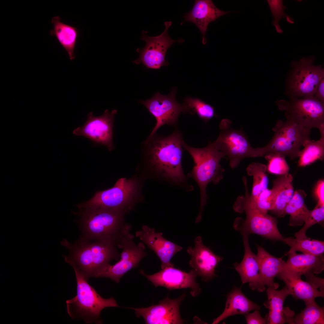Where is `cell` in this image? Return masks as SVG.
Segmentation results:
<instances>
[{
    "label": "cell",
    "mask_w": 324,
    "mask_h": 324,
    "mask_svg": "<svg viewBox=\"0 0 324 324\" xmlns=\"http://www.w3.org/2000/svg\"><path fill=\"white\" fill-rule=\"evenodd\" d=\"M183 141L182 133L176 129L167 136L155 133L147 138L142 149L148 165L154 172L190 191L193 187L187 184L182 165Z\"/></svg>",
    "instance_id": "1"
},
{
    "label": "cell",
    "mask_w": 324,
    "mask_h": 324,
    "mask_svg": "<svg viewBox=\"0 0 324 324\" xmlns=\"http://www.w3.org/2000/svg\"><path fill=\"white\" fill-rule=\"evenodd\" d=\"M77 214L80 231L79 239L98 240L116 245L130 233L132 226L125 222V212L101 208L79 209Z\"/></svg>",
    "instance_id": "2"
},
{
    "label": "cell",
    "mask_w": 324,
    "mask_h": 324,
    "mask_svg": "<svg viewBox=\"0 0 324 324\" xmlns=\"http://www.w3.org/2000/svg\"><path fill=\"white\" fill-rule=\"evenodd\" d=\"M183 146L191 156L194 163L187 177L194 179L200 188V208L197 219L201 220L202 210L207 203V186L210 182L217 184L223 178L224 170L220 162L226 154L223 147L216 141L210 142L207 146L201 148L190 146L184 141Z\"/></svg>",
    "instance_id": "3"
},
{
    "label": "cell",
    "mask_w": 324,
    "mask_h": 324,
    "mask_svg": "<svg viewBox=\"0 0 324 324\" xmlns=\"http://www.w3.org/2000/svg\"><path fill=\"white\" fill-rule=\"evenodd\" d=\"M61 244L69 253L63 256L65 262H72L88 280L94 277L96 272L113 260H118L120 254L117 246L112 243L98 240L79 239L71 243L63 239Z\"/></svg>",
    "instance_id": "4"
},
{
    "label": "cell",
    "mask_w": 324,
    "mask_h": 324,
    "mask_svg": "<svg viewBox=\"0 0 324 324\" xmlns=\"http://www.w3.org/2000/svg\"><path fill=\"white\" fill-rule=\"evenodd\" d=\"M67 262L74 269L77 283L76 295L66 301L68 314L73 320H82L86 323L102 324V310L106 307L119 306L113 297L106 299L100 296L72 262Z\"/></svg>",
    "instance_id": "5"
},
{
    "label": "cell",
    "mask_w": 324,
    "mask_h": 324,
    "mask_svg": "<svg viewBox=\"0 0 324 324\" xmlns=\"http://www.w3.org/2000/svg\"><path fill=\"white\" fill-rule=\"evenodd\" d=\"M272 130L274 134L268 143L256 148L257 157L277 154L294 160L298 157L305 141L310 139L311 129L288 120H278Z\"/></svg>",
    "instance_id": "6"
},
{
    "label": "cell",
    "mask_w": 324,
    "mask_h": 324,
    "mask_svg": "<svg viewBox=\"0 0 324 324\" xmlns=\"http://www.w3.org/2000/svg\"><path fill=\"white\" fill-rule=\"evenodd\" d=\"M245 199L239 196L233 206L236 212L246 214L245 219L238 218L234 222L235 229L248 236L251 234L259 235L266 238L283 242L284 238L279 232L276 217L264 213L250 207Z\"/></svg>",
    "instance_id": "7"
},
{
    "label": "cell",
    "mask_w": 324,
    "mask_h": 324,
    "mask_svg": "<svg viewBox=\"0 0 324 324\" xmlns=\"http://www.w3.org/2000/svg\"><path fill=\"white\" fill-rule=\"evenodd\" d=\"M275 103L284 112L286 119L301 126L318 128L324 123V103L314 96L291 97L288 100H278Z\"/></svg>",
    "instance_id": "8"
},
{
    "label": "cell",
    "mask_w": 324,
    "mask_h": 324,
    "mask_svg": "<svg viewBox=\"0 0 324 324\" xmlns=\"http://www.w3.org/2000/svg\"><path fill=\"white\" fill-rule=\"evenodd\" d=\"M137 192L135 180L121 178L112 188L96 192L90 199L76 206L79 209L101 208L126 212L131 208L132 199Z\"/></svg>",
    "instance_id": "9"
},
{
    "label": "cell",
    "mask_w": 324,
    "mask_h": 324,
    "mask_svg": "<svg viewBox=\"0 0 324 324\" xmlns=\"http://www.w3.org/2000/svg\"><path fill=\"white\" fill-rule=\"evenodd\" d=\"M315 57L302 58L292 62V71L288 88L291 97L314 96L321 80L324 78V69L321 65L315 66Z\"/></svg>",
    "instance_id": "10"
},
{
    "label": "cell",
    "mask_w": 324,
    "mask_h": 324,
    "mask_svg": "<svg viewBox=\"0 0 324 324\" xmlns=\"http://www.w3.org/2000/svg\"><path fill=\"white\" fill-rule=\"evenodd\" d=\"M172 23L171 21L165 22V30L156 36H148L147 31H142L140 39L145 41L146 44L143 48L136 49L139 56L137 59L133 61V63L136 64L142 63L147 68L154 69H159L162 66L169 64L165 59L167 50L175 42H184L182 38L175 40L170 37L168 30Z\"/></svg>",
    "instance_id": "11"
},
{
    "label": "cell",
    "mask_w": 324,
    "mask_h": 324,
    "mask_svg": "<svg viewBox=\"0 0 324 324\" xmlns=\"http://www.w3.org/2000/svg\"><path fill=\"white\" fill-rule=\"evenodd\" d=\"M134 238L130 233L124 236L118 247L123 249L120 260L114 265L110 263L104 266L96 272L94 277L107 278L118 283L126 273L136 268L147 253L145 251L144 244L140 242L136 244L133 241Z\"/></svg>",
    "instance_id": "12"
},
{
    "label": "cell",
    "mask_w": 324,
    "mask_h": 324,
    "mask_svg": "<svg viewBox=\"0 0 324 324\" xmlns=\"http://www.w3.org/2000/svg\"><path fill=\"white\" fill-rule=\"evenodd\" d=\"M227 119L222 120L220 124V133L216 140L223 147L229 160L230 167L234 169L243 159L256 157V148L250 145L247 137L240 130L231 127Z\"/></svg>",
    "instance_id": "13"
},
{
    "label": "cell",
    "mask_w": 324,
    "mask_h": 324,
    "mask_svg": "<svg viewBox=\"0 0 324 324\" xmlns=\"http://www.w3.org/2000/svg\"><path fill=\"white\" fill-rule=\"evenodd\" d=\"M176 89L173 88L168 95H163L158 92L148 100L139 101L156 121L148 138L152 136L160 127L164 124L176 126L180 113L188 112L187 106L184 104H180L176 100Z\"/></svg>",
    "instance_id": "14"
},
{
    "label": "cell",
    "mask_w": 324,
    "mask_h": 324,
    "mask_svg": "<svg viewBox=\"0 0 324 324\" xmlns=\"http://www.w3.org/2000/svg\"><path fill=\"white\" fill-rule=\"evenodd\" d=\"M116 110L110 112L106 109L99 116H94L90 112L87 119L81 127H78L72 132L77 136H82L91 140L96 145H103L109 151L115 149L113 142V128Z\"/></svg>",
    "instance_id": "15"
},
{
    "label": "cell",
    "mask_w": 324,
    "mask_h": 324,
    "mask_svg": "<svg viewBox=\"0 0 324 324\" xmlns=\"http://www.w3.org/2000/svg\"><path fill=\"white\" fill-rule=\"evenodd\" d=\"M140 273L151 281L155 287L162 286L169 290L190 288V293L194 297L198 296L201 292L196 281L197 274L193 269L188 273L175 268L167 267L152 275L145 274L141 270Z\"/></svg>",
    "instance_id": "16"
},
{
    "label": "cell",
    "mask_w": 324,
    "mask_h": 324,
    "mask_svg": "<svg viewBox=\"0 0 324 324\" xmlns=\"http://www.w3.org/2000/svg\"><path fill=\"white\" fill-rule=\"evenodd\" d=\"M186 296L185 292L175 299L167 297L158 304L147 308H130L135 310L137 317H142L146 324H183L179 312L180 304Z\"/></svg>",
    "instance_id": "17"
},
{
    "label": "cell",
    "mask_w": 324,
    "mask_h": 324,
    "mask_svg": "<svg viewBox=\"0 0 324 324\" xmlns=\"http://www.w3.org/2000/svg\"><path fill=\"white\" fill-rule=\"evenodd\" d=\"M194 242V247L189 246L187 250L191 256L189 266L202 280L210 281L216 276L215 268L223 257L215 254L203 244L201 236H197Z\"/></svg>",
    "instance_id": "18"
},
{
    "label": "cell",
    "mask_w": 324,
    "mask_h": 324,
    "mask_svg": "<svg viewBox=\"0 0 324 324\" xmlns=\"http://www.w3.org/2000/svg\"><path fill=\"white\" fill-rule=\"evenodd\" d=\"M135 235L158 256L161 262V269L173 267L170 260L176 253L182 250L181 246L164 238L162 232H156L154 228L146 225L136 232Z\"/></svg>",
    "instance_id": "19"
},
{
    "label": "cell",
    "mask_w": 324,
    "mask_h": 324,
    "mask_svg": "<svg viewBox=\"0 0 324 324\" xmlns=\"http://www.w3.org/2000/svg\"><path fill=\"white\" fill-rule=\"evenodd\" d=\"M234 12L225 11L217 8L211 0H195L193 8L184 14V20L181 23L190 22L195 24L202 35V43H207L206 33L208 24L220 17Z\"/></svg>",
    "instance_id": "20"
},
{
    "label": "cell",
    "mask_w": 324,
    "mask_h": 324,
    "mask_svg": "<svg viewBox=\"0 0 324 324\" xmlns=\"http://www.w3.org/2000/svg\"><path fill=\"white\" fill-rule=\"evenodd\" d=\"M244 248V253L242 261L234 264L235 269L239 274L243 284L249 283V288L260 292L266 288L262 283L260 276L258 264L256 255L250 248L248 235L242 233Z\"/></svg>",
    "instance_id": "21"
},
{
    "label": "cell",
    "mask_w": 324,
    "mask_h": 324,
    "mask_svg": "<svg viewBox=\"0 0 324 324\" xmlns=\"http://www.w3.org/2000/svg\"><path fill=\"white\" fill-rule=\"evenodd\" d=\"M286 255L288 257L285 262L283 269L294 275L301 277L310 272L319 274L324 270L323 254L314 256L292 252Z\"/></svg>",
    "instance_id": "22"
},
{
    "label": "cell",
    "mask_w": 324,
    "mask_h": 324,
    "mask_svg": "<svg viewBox=\"0 0 324 324\" xmlns=\"http://www.w3.org/2000/svg\"><path fill=\"white\" fill-rule=\"evenodd\" d=\"M256 247V256L261 281L265 286L276 289L279 284L274 282V278L283 270L285 261L282 257L278 258L271 255L262 247L258 245Z\"/></svg>",
    "instance_id": "23"
},
{
    "label": "cell",
    "mask_w": 324,
    "mask_h": 324,
    "mask_svg": "<svg viewBox=\"0 0 324 324\" xmlns=\"http://www.w3.org/2000/svg\"><path fill=\"white\" fill-rule=\"evenodd\" d=\"M276 277L282 280L290 291V295L297 299L304 301V304L314 301L317 297H324V292L319 290L301 277L283 269Z\"/></svg>",
    "instance_id": "24"
},
{
    "label": "cell",
    "mask_w": 324,
    "mask_h": 324,
    "mask_svg": "<svg viewBox=\"0 0 324 324\" xmlns=\"http://www.w3.org/2000/svg\"><path fill=\"white\" fill-rule=\"evenodd\" d=\"M260 309V306L248 298L240 288L234 287L227 295L223 312L214 320L212 324H217L230 316L245 315L251 310Z\"/></svg>",
    "instance_id": "25"
},
{
    "label": "cell",
    "mask_w": 324,
    "mask_h": 324,
    "mask_svg": "<svg viewBox=\"0 0 324 324\" xmlns=\"http://www.w3.org/2000/svg\"><path fill=\"white\" fill-rule=\"evenodd\" d=\"M292 175L289 173L279 175L273 182L272 189L275 194V201L272 214L279 218L286 215V207L294 192Z\"/></svg>",
    "instance_id": "26"
},
{
    "label": "cell",
    "mask_w": 324,
    "mask_h": 324,
    "mask_svg": "<svg viewBox=\"0 0 324 324\" xmlns=\"http://www.w3.org/2000/svg\"><path fill=\"white\" fill-rule=\"evenodd\" d=\"M267 300L263 304L268 310L267 314L268 324L285 323L283 305L286 297L290 295L289 290L285 285L280 290L268 287L266 290Z\"/></svg>",
    "instance_id": "27"
},
{
    "label": "cell",
    "mask_w": 324,
    "mask_h": 324,
    "mask_svg": "<svg viewBox=\"0 0 324 324\" xmlns=\"http://www.w3.org/2000/svg\"><path fill=\"white\" fill-rule=\"evenodd\" d=\"M51 22L53 28L50 31V34L56 38L67 52L70 60L74 59V50L79 33L77 28L62 22L58 16L52 18Z\"/></svg>",
    "instance_id": "28"
},
{
    "label": "cell",
    "mask_w": 324,
    "mask_h": 324,
    "mask_svg": "<svg viewBox=\"0 0 324 324\" xmlns=\"http://www.w3.org/2000/svg\"><path fill=\"white\" fill-rule=\"evenodd\" d=\"M307 195L303 190L298 189L294 191L285 210V214L290 215L289 225L295 226L304 224L310 211L304 202Z\"/></svg>",
    "instance_id": "29"
},
{
    "label": "cell",
    "mask_w": 324,
    "mask_h": 324,
    "mask_svg": "<svg viewBox=\"0 0 324 324\" xmlns=\"http://www.w3.org/2000/svg\"><path fill=\"white\" fill-rule=\"evenodd\" d=\"M283 242L290 247L286 253L299 251L303 254L314 256L322 255L324 252V242L303 237H285Z\"/></svg>",
    "instance_id": "30"
},
{
    "label": "cell",
    "mask_w": 324,
    "mask_h": 324,
    "mask_svg": "<svg viewBox=\"0 0 324 324\" xmlns=\"http://www.w3.org/2000/svg\"><path fill=\"white\" fill-rule=\"evenodd\" d=\"M267 165L260 163L253 162L246 168L248 174L253 177L251 193L250 196V202H254L260 193L268 188V180L266 172Z\"/></svg>",
    "instance_id": "31"
},
{
    "label": "cell",
    "mask_w": 324,
    "mask_h": 324,
    "mask_svg": "<svg viewBox=\"0 0 324 324\" xmlns=\"http://www.w3.org/2000/svg\"><path fill=\"white\" fill-rule=\"evenodd\" d=\"M301 150L298 157V166L304 167L318 160H322L324 156V138L315 141L310 139L306 140Z\"/></svg>",
    "instance_id": "32"
},
{
    "label": "cell",
    "mask_w": 324,
    "mask_h": 324,
    "mask_svg": "<svg viewBox=\"0 0 324 324\" xmlns=\"http://www.w3.org/2000/svg\"><path fill=\"white\" fill-rule=\"evenodd\" d=\"M306 307L292 318V324H324V307H320L315 301L305 304Z\"/></svg>",
    "instance_id": "33"
},
{
    "label": "cell",
    "mask_w": 324,
    "mask_h": 324,
    "mask_svg": "<svg viewBox=\"0 0 324 324\" xmlns=\"http://www.w3.org/2000/svg\"><path fill=\"white\" fill-rule=\"evenodd\" d=\"M184 104L188 108V112L191 114L196 113L204 122L208 121L215 115L214 107L198 98H186Z\"/></svg>",
    "instance_id": "34"
},
{
    "label": "cell",
    "mask_w": 324,
    "mask_h": 324,
    "mask_svg": "<svg viewBox=\"0 0 324 324\" xmlns=\"http://www.w3.org/2000/svg\"><path fill=\"white\" fill-rule=\"evenodd\" d=\"M250 194L246 192L245 196L249 205L264 213H267L268 211H271L273 208L275 201V194L272 189L268 188L264 190L258 195L253 202L249 200Z\"/></svg>",
    "instance_id": "35"
},
{
    "label": "cell",
    "mask_w": 324,
    "mask_h": 324,
    "mask_svg": "<svg viewBox=\"0 0 324 324\" xmlns=\"http://www.w3.org/2000/svg\"><path fill=\"white\" fill-rule=\"evenodd\" d=\"M268 161L267 170L270 173L278 175L287 173L290 170L285 156L281 154H272L264 156Z\"/></svg>",
    "instance_id": "36"
},
{
    "label": "cell",
    "mask_w": 324,
    "mask_h": 324,
    "mask_svg": "<svg viewBox=\"0 0 324 324\" xmlns=\"http://www.w3.org/2000/svg\"><path fill=\"white\" fill-rule=\"evenodd\" d=\"M324 206L315 208L310 212L305 220L303 227L294 234L296 237H303L306 236L307 230L312 225L324 221Z\"/></svg>",
    "instance_id": "37"
},
{
    "label": "cell",
    "mask_w": 324,
    "mask_h": 324,
    "mask_svg": "<svg viewBox=\"0 0 324 324\" xmlns=\"http://www.w3.org/2000/svg\"><path fill=\"white\" fill-rule=\"evenodd\" d=\"M267 2L274 17L273 24L274 26L279 25L280 20L287 15L284 11L286 7L283 5V0H268Z\"/></svg>",
    "instance_id": "38"
},
{
    "label": "cell",
    "mask_w": 324,
    "mask_h": 324,
    "mask_svg": "<svg viewBox=\"0 0 324 324\" xmlns=\"http://www.w3.org/2000/svg\"><path fill=\"white\" fill-rule=\"evenodd\" d=\"M244 315L247 324H267V316H266L265 317H262L260 315L259 310H255L253 313H248Z\"/></svg>",
    "instance_id": "39"
},
{
    "label": "cell",
    "mask_w": 324,
    "mask_h": 324,
    "mask_svg": "<svg viewBox=\"0 0 324 324\" xmlns=\"http://www.w3.org/2000/svg\"><path fill=\"white\" fill-rule=\"evenodd\" d=\"M306 281L316 289L319 288L320 291L324 292V280L315 276L312 272H310L304 274Z\"/></svg>",
    "instance_id": "40"
},
{
    "label": "cell",
    "mask_w": 324,
    "mask_h": 324,
    "mask_svg": "<svg viewBox=\"0 0 324 324\" xmlns=\"http://www.w3.org/2000/svg\"><path fill=\"white\" fill-rule=\"evenodd\" d=\"M324 180H319L317 183L314 190V194L317 200V203L315 208L324 206Z\"/></svg>",
    "instance_id": "41"
},
{
    "label": "cell",
    "mask_w": 324,
    "mask_h": 324,
    "mask_svg": "<svg viewBox=\"0 0 324 324\" xmlns=\"http://www.w3.org/2000/svg\"><path fill=\"white\" fill-rule=\"evenodd\" d=\"M314 96L324 103V78H322L319 82Z\"/></svg>",
    "instance_id": "42"
},
{
    "label": "cell",
    "mask_w": 324,
    "mask_h": 324,
    "mask_svg": "<svg viewBox=\"0 0 324 324\" xmlns=\"http://www.w3.org/2000/svg\"><path fill=\"white\" fill-rule=\"evenodd\" d=\"M286 21L291 24H293L294 23V20L292 18V17L290 16L286 15L285 17Z\"/></svg>",
    "instance_id": "43"
},
{
    "label": "cell",
    "mask_w": 324,
    "mask_h": 324,
    "mask_svg": "<svg viewBox=\"0 0 324 324\" xmlns=\"http://www.w3.org/2000/svg\"><path fill=\"white\" fill-rule=\"evenodd\" d=\"M302 0H296V1H297V2H302Z\"/></svg>",
    "instance_id": "44"
}]
</instances>
